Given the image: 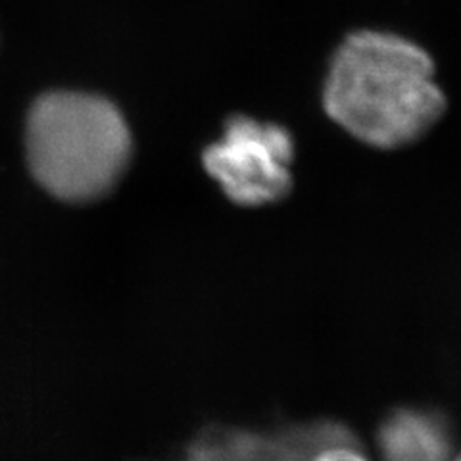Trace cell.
<instances>
[{"label": "cell", "mask_w": 461, "mask_h": 461, "mask_svg": "<svg viewBox=\"0 0 461 461\" xmlns=\"http://www.w3.org/2000/svg\"><path fill=\"white\" fill-rule=\"evenodd\" d=\"M325 110L352 137L375 149L420 140L446 110L432 58L391 33L346 39L325 83Z\"/></svg>", "instance_id": "cell-1"}, {"label": "cell", "mask_w": 461, "mask_h": 461, "mask_svg": "<svg viewBox=\"0 0 461 461\" xmlns=\"http://www.w3.org/2000/svg\"><path fill=\"white\" fill-rule=\"evenodd\" d=\"M25 142L35 179L69 202L108 193L131 156V135L118 108L85 93L41 96L29 113Z\"/></svg>", "instance_id": "cell-2"}, {"label": "cell", "mask_w": 461, "mask_h": 461, "mask_svg": "<svg viewBox=\"0 0 461 461\" xmlns=\"http://www.w3.org/2000/svg\"><path fill=\"white\" fill-rule=\"evenodd\" d=\"M294 144L283 127L233 118L220 142L204 152V166L225 194L242 206L276 202L291 191Z\"/></svg>", "instance_id": "cell-3"}, {"label": "cell", "mask_w": 461, "mask_h": 461, "mask_svg": "<svg viewBox=\"0 0 461 461\" xmlns=\"http://www.w3.org/2000/svg\"><path fill=\"white\" fill-rule=\"evenodd\" d=\"M381 461H452L456 448L446 417L425 408H400L377 430Z\"/></svg>", "instance_id": "cell-4"}, {"label": "cell", "mask_w": 461, "mask_h": 461, "mask_svg": "<svg viewBox=\"0 0 461 461\" xmlns=\"http://www.w3.org/2000/svg\"><path fill=\"white\" fill-rule=\"evenodd\" d=\"M310 461H371L367 454L359 448L356 438H342L325 444L317 450Z\"/></svg>", "instance_id": "cell-5"}, {"label": "cell", "mask_w": 461, "mask_h": 461, "mask_svg": "<svg viewBox=\"0 0 461 461\" xmlns=\"http://www.w3.org/2000/svg\"><path fill=\"white\" fill-rule=\"evenodd\" d=\"M452 461H461V448H459V450H456V454H454Z\"/></svg>", "instance_id": "cell-6"}]
</instances>
